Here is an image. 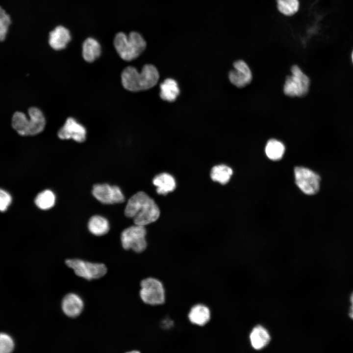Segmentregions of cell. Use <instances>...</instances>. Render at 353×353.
Here are the masks:
<instances>
[{
  "label": "cell",
  "instance_id": "1",
  "mask_svg": "<svg viewBox=\"0 0 353 353\" xmlns=\"http://www.w3.org/2000/svg\"><path fill=\"white\" fill-rule=\"evenodd\" d=\"M125 214L133 218L135 225L145 226L158 219L160 210L152 199L145 192L140 191L128 200Z\"/></svg>",
  "mask_w": 353,
  "mask_h": 353
},
{
  "label": "cell",
  "instance_id": "2",
  "mask_svg": "<svg viewBox=\"0 0 353 353\" xmlns=\"http://www.w3.org/2000/svg\"><path fill=\"white\" fill-rule=\"evenodd\" d=\"M159 78V72L152 64L145 65L140 72L134 67L128 66L121 74L123 86L131 92L149 89L156 85Z\"/></svg>",
  "mask_w": 353,
  "mask_h": 353
},
{
  "label": "cell",
  "instance_id": "3",
  "mask_svg": "<svg viewBox=\"0 0 353 353\" xmlns=\"http://www.w3.org/2000/svg\"><path fill=\"white\" fill-rule=\"evenodd\" d=\"M113 45L119 56L126 61L139 57L147 46L144 37L136 31H131L128 35L123 32L117 33L114 37Z\"/></svg>",
  "mask_w": 353,
  "mask_h": 353
},
{
  "label": "cell",
  "instance_id": "4",
  "mask_svg": "<svg viewBox=\"0 0 353 353\" xmlns=\"http://www.w3.org/2000/svg\"><path fill=\"white\" fill-rule=\"evenodd\" d=\"M29 119L25 113L15 112L12 117V126L21 135H35L42 132L46 126L45 117L39 108L32 107L28 109Z\"/></svg>",
  "mask_w": 353,
  "mask_h": 353
},
{
  "label": "cell",
  "instance_id": "5",
  "mask_svg": "<svg viewBox=\"0 0 353 353\" xmlns=\"http://www.w3.org/2000/svg\"><path fill=\"white\" fill-rule=\"evenodd\" d=\"M139 295L142 302L150 305H158L165 302V291L159 279L149 277L140 282Z\"/></svg>",
  "mask_w": 353,
  "mask_h": 353
},
{
  "label": "cell",
  "instance_id": "6",
  "mask_svg": "<svg viewBox=\"0 0 353 353\" xmlns=\"http://www.w3.org/2000/svg\"><path fill=\"white\" fill-rule=\"evenodd\" d=\"M292 75L286 77L283 87L284 93L290 97H303L308 91L309 77L300 67L294 65L291 68Z\"/></svg>",
  "mask_w": 353,
  "mask_h": 353
},
{
  "label": "cell",
  "instance_id": "7",
  "mask_svg": "<svg viewBox=\"0 0 353 353\" xmlns=\"http://www.w3.org/2000/svg\"><path fill=\"white\" fill-rule=\"evenodd\" d=\"M146 233L144 226L135 224L126 228L121 236L123 248L126 250L131 249L137 253L143 252L147 247Z\"/></svg>",
  "mask_w": 353,
  "mask_h": 353
},
{
  "label": "cell",
  "instance_id": "8",
  "mask_svg": "<svg viewBox=\"0 0 353 353\" xmlns=\"http://www.w3.org/2000/svg\"><path fill=\"white\" fill-rule=\"evenodd\" d=\"M66 264L77 276L89 280L100 278L107 272L106 267L102 263L76 258L67 259Z\"/></svg>",
  "mask_w": 353,
  "mask_h": 353
},
{
  "label": "cell",
  "instance_id": "9",
  "mask_svg": "<svg viewBox=\"0 0 353 353\" xmlns=\"http://www.w3.org/2000/svg\"><path fill=\"white\" fill-rule=\"evenodd\" d=\"M294 173L296 183L304 194L313 195L318 192L321 181L319 175L303 167H296Z\"/></svg>",
  "mask_w": 353,
  "mask_h": 353
},
{
  "label": "cell",
  "instance_id": "10",
  "mask_svg": "<svg viewBox=\"0 0 353 353\" xmlns=\"http://www.w3.org/2000/svg\"><path fill=\"white\" fill-rule=\"evenodd\" d=\"M92 193L98 201L103 204L120 203L125 201L121 189L117 185L96 184L93 187Z\"/></svg>",
  "mask_w": 353,
  "mask_h": 353
},
{
  "label": "cell",
  "instance_id": "11",
  "mask_svg": "<svg viewBox=\"0 0 353 353\" xmlns=\"http://www.w3.org/2000/svg\"><path fill=\"white\" fill-rule=\"evenodd\" d=\"M86 135L85 127L73 117L68 118L57 132V136L59 139H72L78 143L84 142L86 139Z\"/></svg>",
  "mask_w": 353,
  "mask_h": 353
},
{
  "label": "cell",
  "instance_id": "12",
  "mask_svg": "<svg viewBox=\"0 0 353 353\" xmlns=\"http://www.w3.org/2000/svg\"><path fill=\"white\" fill-rule=\"evenodd\" d=\"M234 69L228 73L230 81L237 87H243L249 84L252 79L251 71L247 63L239 60L233 63Z\"/></svg>",
  "mask_w": 353,
  "mask_h": 353
},
{
  "label": "cell",
  "instance_id": "13",
  "mask_svg": "<svg viewBox=\"0 0 353 353\" xmlns=\"http://www.w3.org/2000/svg\"><path fill=\"white\" fill-rule=\"evenodd\" d=\"M61 308L66 316L75 318L79 316L83 311L84 302L79 295L71 293L67 294L63 298Z\"/></svg>",
  "mask_w": 353,
  "mask_h": 353
},
{
  "label": "cell",
  "instance_id": "14",
  "mask_svg": "<svg viewBox=\"0 0 353 353\" xmlns=\"http://www.w3.org/2000/svg\"><path fill=\"white\" fill-rule=\"evenodd\" d=\"M71 40L69 30L63 25H58L49 33V44L55 50L65 49Z\"/></svg>",
  "mask_w": 353,
  "mask_h": 353
},
{
  "label": "cell",
  "instance_id": "15",
  "mask_svg": "<svg viewBox=\"0 0 353 353\" xmlns=\"http://www.w3.org/2000/svg\"><path fill=\"white\" fill-rule=\"evenodd\" d=\"M188 318L192 324L203 326L210 319V311L207 306L202 304H197L191 307L188 312Z\"/></svg>",
  "mask_w": 353,
  "mask_h": 353
},
{
  "label": "cell",
  "instance_id": "16",
  "mask_svg": "<svg viewBox=\"0 0 353 353\" xmlns=\"http://www.w3.org/2000/svg\"><path fill=\"white\" fill-rule=\"evenodd\" d=\"M101 54V47L96 39L92 37L86 38L82 46V55L87 62L92 63L98 59Z\"/></svg>",
  "mask_w": 353,
  "mask_h": 353
},
{
  "label": "cell",
  "instance_id": "17",
  "mask_svg": "<svg viewBox=\"0 0 353 353\" xmlns=\"http://www.w3.org/2000/svg\"><path fill=\"white\" fill-rule=\"evenodd\" d=\"M153 184L156 187L158 194L166 195L173 192L176 188V182L174 177L167 173L156 175L152 180Z\"/></svg>",
  "mask_w": 353,
  "mask_h": 353
},
{
  "label": "cell",
  "instance_id": "18",
  "mask_svg": "<svg viewBox=\"0 0 353 353\" xmlns=\"http://www.w3.org/2000/svg\"><path fill=\"white\" fill-rule=\"evenodd\" d=\"M160 98L170 102L176 100L180 93L177 82L172 78L166 79L160 85Z\"/></svg>",
  "mask_w": 353,
  "mask_h": 353
},
{
  "label": "cell",
  "instance_id": "19",
  "mask_svg": "<svg viewBox=\"0 0 353 353\" xmlns=\"http://www.w3.org/2000/svg\"><path fill=\"white\" fill-rule=\"evenodd\" d=\"M250 339L252 347L255 350H260L268 345L271 338L265 328L257 326L252 331Z\"/></svg>",
  "mask_w": 353,
  "mask_h": 353
},
{
  "label": "cell",
  "instance_id": "20",
  "mask_svg": "<svg viewBox=\"0 0 353 353\" xmlns=\"http://www.w3.org/2000/svg\"><path fill=\"white\" fill-rule=\"evenodd\" d=\"M88 228L92 234L96 236H102L109 231V223L105 217L101 215H94L88 221Z\"/></svg>",
  "mask_w": 353,
  "mask_h": 353
},
{
  "label": "cell",
  "instance_id": "21",
  "mask_svg": "<svg viewBox=\"0 0 353 353\" xmlns=\"http://www.w3.org/2000/svg\"><path fill=\"white\" fill-rule=\"evenodd\" d=\"M232 173V170L229 167L224 164L218 165L212 168L210 177L213 181L225 184L229 181Z\"/></svg>",
  "mask_w": 353,
  "mask_h": 353
},
{
  "label": "cell",
  "instance_id": "22",
  "mask_svg": "<svg viewBox=\"0 0 353 353\" xmlns=\"http://www.w3.org/2000/svg\"><path fill=\"white\" fill-rule=\"evenodd\" d=\"M265 150L266 155L270 159L277 161L282 157L285 147L281 142L272 139L268 141Z\"/></svg>",
  "mask_w": 353,
  "mask_h": 353
},
{
  "label": "cell",
  "instance_id": "23",
  "mask_svg": "<svg viewBox=\"0 0 353 353\" xmlns=\"http://www.w3.org/2000/svg\"><path fill=\"white\" fill-rule=\"evenodd\" d=\"M55 195L50 190H45L39 193L35 198V203L36 206L42 210H47L52 208L55 203Z\"/></svg>",
  "mask_w": 353,
  "mask_h": 353
},
{
  "label": "cell",
  "instance_id": "24",
  "mask_svg": "<svg viewBox=\"0 0 353 353\" xmlns=\"http://www.w3.org/2000/svg\"><path fill=\"white\" fill-rule=\"evenodd\" d=\"M278 11L285 16H292L298 12L300 3L299 0H277Z\"/></svg>",
  "mask_w": 353,
  "mask_h": 353
},
{
  "label": "cell",
  "instance_id": "25",
  "mask_svg": "<svg viewBox=\"0 0 353 353\" xmlns=\"http://www.w3.org/2000/svg\"><path fill=\"white\" fill-rule=\"evenodd\" d=\"M10 17L5 10L0 6V41L5 39L8 28L11 24Z\"/></svg>",
  "mask_w": 353,
  "mask_h": 353
},
{
  "label": "cell",
  "instance_id": "26",
  "mask_svg": "<svg viewBox=\"0 0 353 353\" xmlns=\"http://www.w3.org/2000/svg\"><path fill=\"white\" fill-rule=\"evenodd\" d=\"M14 347V342L10 336L5 333H0V353H10Z\"/></svg>",
  "mask_w": 353,
  "mask_h": 353
},
{
  "label": "cell",
  "instance_id": "27",
  "mask_svg": "<svg viewBox=\"0 0 353 353\" xmlns=\"http://www.w3.org/2000/svg\"><path fill=\"white\" fill-rule=\"evenodd\" d=\"M12 198L5 191L0 189V211H5L10 204Z\"/></svg>",
  "mask_w": 353,
  "mask_h": 353
},
{
  "label": "cell",
  "instance_id": "28",
  "mask_svg": "<svg viewBox=\"0 0 353 353\" xmlns=\"http://www.w3.org/2000/svg\"><path fill=\"white\" fill-rule=\"evenodd\" d=\"M351 306L350 309V312L349 313L350 317L353 319V293L352 294L351 296Z\"/></svg>",
  "mask_w": 353,
  "mask_h": 353
},
{
  "label": "cell",
  "instance_id": "29",
  "mask_svg": "<svg viewBox=\"0 0 353 353\" xmlns=\"http://www.w3.org/2000/svg\"><path fill=\"white\" fill-rule=\"evenodd\" d=\"M352 61L353 62V51L352 55Z\"/></svg>",
  "mask_w": 353,
  "mask_h": 353
}]
</instances>
